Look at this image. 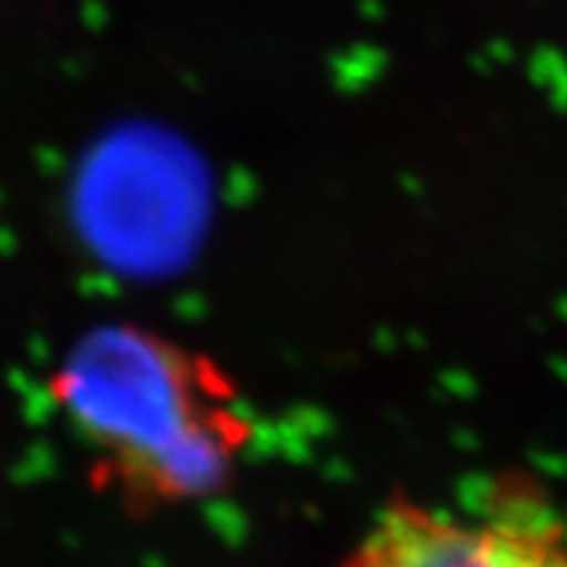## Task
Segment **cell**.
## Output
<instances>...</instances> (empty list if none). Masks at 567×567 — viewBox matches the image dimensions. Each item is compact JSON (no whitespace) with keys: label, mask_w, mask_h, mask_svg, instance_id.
<instances>
[{"label":"cell","mask_w":567,"mask_h":567,"mask_svg":"<svg viewBox=\"0 0 567 567\" xmlns=\"http://www.w3.org/2000/svg\"><path fill=\"white\" fill-rule=\"evenodd\" d=\"M53 391L96 470L134 507L215 493L249 437L212 362L136 328L90 333Z\"/></svg>","instance_id":"obj_1"},{"label":"cell","mask_w":567,"mask_h":567,"mask_svg":"<svg viewBox=\"0 0 567 567\" xmlns=\"http://www.w3.org/2000/svg\"><path fill=\"white\" fill-rule=\"evenodd\" d=\"M339 567H567V536L527 489L475 522L394 498Z\"/></svg>","instance_id":"obj_2"}]
</instances>
